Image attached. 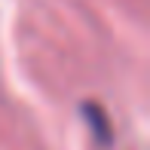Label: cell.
Here are the masks:
<instances>
[{"instance_id":"cell-1","label":"cell","mask_w":150,"mask_h":150,"mask_svg":"<svg viewBox=\"0 0 150 150\" xmlns=\"http://www.w3.org/2000/svg\"><path fill=\"white\" fill-rule=\"evenodd\" d=\"M86 120H92V129H95V138H98V141H104V144H110V126H107L104 113H101L98 107L86 104Z\"/></svg>"}]
</instances>
